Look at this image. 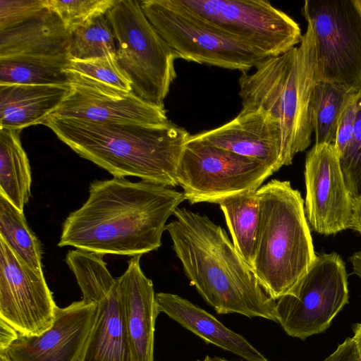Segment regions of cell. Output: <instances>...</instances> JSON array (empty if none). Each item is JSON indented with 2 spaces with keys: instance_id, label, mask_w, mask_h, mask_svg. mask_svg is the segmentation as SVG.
I'll return each mask as SVG.
<instances>
[{
  "instance_id": "cell-19",
  "label": "cell",
  "mask_w": 361,
  "mask_h": 361,
  "mask_svg": "<svg viewBox=\"0 0 361 361\" xmlns=\"http://www.w3.org/2000/svg\"><path fill=\"white\" fill-rule=\"evenodd\" d=\"M159 312L186 329L223 350L247 361H268L245 338L224 326L212 314L173 293L156 294Z\"/></svg>"
},
{
  "instance_id": "cell-3",
  "label": "cell",
  "mask_w": 361,
  "mask_h": 361,
  "mask_svg": "<svg viewBox=\"0 0 361 361\" xmlns=\"http://www.w3.org/2000/svg\"><path fill=\"white\" fill-rule=\"evenodd\" d=\"M43 125L79 156L114 177L135 176L167 187L178 185L177 169L190 135L170 121L145 125L49 116Z\"/></svg>"
},
{
  "instance_id": "cell-1",
  "label": "cell",
  "mask_w": 361,
  "mask_h": 361,
  "mask_svg": "<svg viewBox=\"0 0 361 361\" xmlns=\"http://www.w3.org/2000/svg\"><path fill=\"white\" fill-rule=\"evenodd\" d=\"M185 200L171 187L125 178L95 180L85 202L66 217L58 243L100 255L157 250L168 219Z\"/></svg>"
},
{
  "instance_id": "cell-26",
  "label": "cell",
  "mask_w": 361,
  "mask_h": 361,
  "mask_svg": "<svg viewBox=\"0 0 361 361\" xmlns=\"http://www.w3.org/2000/svg\"><path fill=\"white\" fill-rule=\"evenodd\" d=\"M70 83L80 82L106 89L133 92L129 79L120 68L115 54L86 59H71L66 70Z\"/></svg>"
},
{
  "instance_id": "cell-11",
  "label": "cell",
  "mask_w": 361,
  "mask_h": 361,
  "mask_svg": "<svg viewBox=\"0 0 361 361\" xmlns=\"http://www.w3.org/2000/svg\"><path fill=\"white\" fill-rule=\"evenodd\" d=\"M301 13L312 29L315 81L361 92V14L353 0H306Z\"/></svg>"
},
{
  "instance_id": "cell-8",
  "label": "cell",
  "mask_w": 361,
  "mask_h": 361,
  "mask_svg": "<svg viewBox=\"0 0 361 361\" xmlns=\"http://www.w3.org/2000/svg\"><path fill=\"white\" fill-rule=\"evenodd\" d=\"M142 9L179 59L246 73L267 59L198 19L176 0H144Z\"/></svg>"
},
{
  "instance_id": "cell-38",
  "label": "cell",
  "mask_w": 361,
  "mask_h": 361,
  "mask_svg": "<svg viewBox=\"0 0 361 361\" xmlns=\"http://www.w3.org/2000/svg\"><path fill=\"white\" fill-rule=\"evenodd\" d=\"M0 361H11L6 353L0 352Z\"/></svg>"
},
{
  "instance_id": "cell-2",
  "label": "cell",
  "mask_w": 361,
  "mask_h": 361,
  "mask_svg": "<svg viewBox=\"0 0 361 361\" xmlns=\"http://www.w3.org/2000/svg\"><path fill=\"white\" fill-rule=\"evenodd\" d=\"M166 224L185 275L218 314L276 322V301L259 283L226 231L204 214L178 207Z\"/></svg>"
},
{
  "instance_id": "cell-27",
  "label": "cell",
  "mask_w": 361,
  "mask_h": 361,
  "mask_svg": "<svg viewBox=\"0 0 361 361\" xmlns=\"http://www.w3.org/2000/svg\"><path fill=\"white\" fill-rule=\"evenodd\" d=\"M115 37L106 14L72 32L71 59L86 60L115 54Z\"/></svg>"
},
{
  "instance_id": "cell-22",
  "label": "cell",
  "mask_w": 361,
  "mask_h": 361,
  "mask_svg": "<svg viewBox=\"0 0 361 361\" xmlns=\"http://www.w3.org/2000/svg\"><path fill=\"white\" fill-rule=\"evenodd\" d=\"M19 133L0 128V195L23 212L30 196L32 177Z\"/></svg>"
},
{
  "instance_id": "cell-7",
  "label": "cell",
  "mask_w": 361,
  "mask_h": 361,
  "mask_svg": "<svg viewBox=\"0 0 361 361\" xmlns=\"http://www.w3.org/2000/svg\"><path fill=\"white\" fill-rule=\"evenodd\" d=\"M71 35L49 9L0 31V84H71L66 70Z\"/></svg>"
},
{
  "instance_id": "cell-33",
  "label": "cell",
  "mask_w": 361,
  "mask_h": 361,
  "mask_svg": "<svg viewBox=\"0 0 361 361\" xmlns=\"http://www.w3.org/2000/svg\"><path fill=\"white\" fill-rule=\"evenodd\" d=\"M16 330L2 318H0V352H6L18 338Z\"/></svg>"
},
{
  "instance_id": "cell-6",
  "label": "cell",
  "mask_w": 361,
  "mask_h": 361,
  "mask_svg": "<svg viewBox=\"0 0 361 361\" xmlns=\"http://www.w3.org/2000/svg\"><path fill=\"white\" fill-rule=\"evenodd\" d=\"M106 16L115 37L117 63L133 92L144 101L164 107L176 77L177 53L158 34L140 1L118 0Z\"/></svg>"
},
{
  "instance_id": "cell-39",
  "label": "cell",
  "mask_w": 361,
  "mask_h": 361,
  "mask_svg": "<svg viewBox=\"0 0 361 361\" xmlns=\"http://www.w3.org/2000/svg\"><path fill=\"white\" fill-rule=\"evenodd\" d=\"M354 3L361 14V0H353Z\"/></svg>"
},
{
  "instance_id": "cell-23",
  "label": "cell",
  "mask_w": 361,
  "mask_h": 361,
  "mask_svg": "<svg viewBox=\"0 0 361 361\" xmlns=\"http://www.w3.org/2000/svg\"><path fill=\"white\" fill-rule=\"evenodd\" d=\"M257 190L232 196L219 204L235 250L251 268L257 250L261 220Z\"/></svg>"
},
{
  "instance_id": "cell-28",
  "label": "cell",
  "mask_w": 361,
  "mask_h": 361,
  "mask_svg": "<svg viewBox=\"0 0 361 361\" xmlns=\"http://www.w3.org/2000/svg\"><path fill=\"white\" fill-rule=\"evenodd\" d=\"M118 0H47L48 8L61 19L71 33L105 15Z\"/></svg>"
},
{
  "instance_id": "cell-20",
  "label": "cell",
  "mask_w": 361,
  "mask_h": 361,
  "mask_svg": "<svg viewBox=\"0 0 361 361\" xmlns=\"http://www.w3.org/2000/svg\"><path fill=\"white\" fill-rule=\"evenodd\" d=\"M71 90V84H0V128L43 124Z\"/></svg>"
},
{
  "instance_id": "cell-12",
  "label": "cell",
  "mask_w": 361,
  "mask_h": 361,
  "mask_svg": "<svg viewBox=\"0 0 361 361\" xmlns=\"http://www.w3.org/2000/svg\"><path fill=\"white\" fill-rule=\"evenodd\" d=\"M274 171L257 160L190 136L176 172L178 185L190 204H219L258 190Z\"/></svg>"
},
{
  "instance_id": "cell-32",
  "label": "cell",
  "mask_w": 361,
  "mask_h": 361,
  "mask_svg": "<svg viewBox=\"0 0 361 361\" xmlns=\"http://www.w3.org/2000/svg\"><path fill=\"white\" fill-rule=\"evenodd\" d=\"M323 361H360L353 338H345Z\"/></svg>"
},
{
  "instance_id": "cell-14",
  "label": "cell",
  "mask_w": 361,
  "mask_h": 361,
  "mask_svg": "<svg viewBox=\"0 0 361 361\" xmlns=\"http://www.w3.org/2000/svg\"><path fill=\"white\" fill-rule=\"evenodd\" d=\"M305 214L312 229L324 235L350 228L353 197L334 144L314 145L305 158Z\"/></svg>"
},
{
  "instance_id": "cell-24",
  "label": "cell",
  "mask_w": 361,
  "mask_h": 361,
  "mask_svg": "<svg viewBox=\"0 0 361 361\" xmlns=\"http://www.w3.org/2000/svg\"><path fill=\"white\" fill-rule=\"evenodd\" d=\"M353 92L329 81H315L311 98V118L314 145L334 144L343 105Z\"/></svg>"
},
{
  "instance_id": "cell-31",
  "label": "cell",
  "mask_w": 361,
  "mask_h": 361,
  "mask_svg": "<svg viewBox=\"0 0 361 361\" xmlns=\"http://www.w3.org/2000/svg\"><path fill=\"white\" fill-rule=\"evenodd\" d=\"M341 166L346 186L353 199L361 198V147Z\"/></svg>"
},
{
  "instance_id": "cell-17",
  "label": "cell",
  "mask_w": 361,
  "mask_h": 361,
  "mask_svg": "<svg viewBox=\"0 0 361 361\" xmlns=\"http://www.w3.org/2000/svg\"><path fill=\"white\" fill-rule=\"evenodd\" d=\"M192 136L221 149L257 160L274 172L283 166L279 123L262 109L241 110L229 122Z\"/></svg>"
},
{
  "instance_id": "cell-29",
  "label": "cell",
  "mask_w": 361,
  "mask_h": 361,
  "mask_svg": "<svg viewBox=\"0 0 361 361\" xmlns=\"http://www.w3.org/2000/svg\"><path fill=\"white\" fill-rule=\"evenodd\" d=\"M48 9L47 0H0V31L22 25Z\"/></svg>"
},
{
  "instance_id": "cell-13",
  "label": "cell",
  "mask_w": 361,
  "mask_h": 361,
  "mask_svg": "<svg viewBox=\"0 0 361 361\" xmlns=\"http://www.w3.org/2000/svg\"><path fill=\"white\" fill-rule=\"evenodd\" d=\"M57 308L42 270L28 265L0 238V318L19 335L39 336L52 326Z\"/></svg>"
},
{
  "instance_id": "cell-16",
  "label": "cell",
  "mask_w": 361,
  "mask_h": 361,
  "mask_svg": "<svg viewBox=\"0 0 361 361\" xmlns=\"http://www.w3.org/2000/svg\"><path fill=\"white\" fill-rule=\"evenodd\" d=\"M71 85V92L49 116L110 123L154 125L169 121L164 107L148 103L133 92L75 81Z\"/></svg>"
},
{
  "instance_id": "cell-18",
  "label": "cell",
  "mask_w": 361,
  "mask_h": 361,
  "mask_svg": "<svg viewBox=\"0 0 361 361\" xmlns=\"http://www.w3.org/2000/svg\"><path fill=\"white\" fill-rule=\"evenodd\" d=\"M133 256L118 278L120 301L133 361H154V331L159 310L152 281Z\"/></svg>"
},
{
  "instance_id": "cell-25",
  "label": "cell",
  "mask_w": 361,
  "mask_h": 361,
  "mask_svg": "<svg viewBox=\"0 0 361 361\" xmlns=\"http://www.w3.org/2000/svg\"><path fill=\"white\" fill-rule=\"evenodd\" d=\"M0 238L28 265L42 270L39 239L27 225L24 213L1 195Z\"/></svg>"
},
{
  "instance_id": "cell-30",
  "label": "cell",
  "mask_w": 361,
  "mask_h": 361,
  "mask_svg": "<svg viewBox=\"0 0 361 361\" xmlns=\"http://www.w3.org/2000/svg\"><path fill=\"white\" fill-rule=\"evenodd\" d=\"M358 92H353L350 95L343 105L338 118L336 140L334 143L338 156L347 149L352 139Z\"/></svg>"
},
{
  "instance_id": "cell-9",
  "label": "cell",
  "mask_w": 361,
  "mask_h": 361,
  "mask_svg": "<svg viewBox=\"0 0 361 361\" xmlns=\"http://www.w3.org/2000/svg\"><path fill=\"white\" fill-rule=\"evenodd\" d=\"M192 15L265 58L284 54L302 39L299 25L263 0H176Z\"/></svg>"
},
{
  "instance_id": "cell-34",
  "label": "cell",
  "mask_w": 361,
  "mask_h": 361,
  "mask_svg": "<svg viewBox=\"0 0 361 361\" xmlns=\"http://www.w3.org/2000/svg\"><path fill=\"white\" fill-rule=\"evenodd\" d=\"M350 228L361 234V198L353 200V213Z\"/></svg>"
},
{
  "instance_id": "cell-21",
  "label": "cell",
  "mask_w": 361,
  "mask_h": 361,
  "mask_svg": "<svg viewBox=\"0 0 361 361\" xmlns=\"http://www.w3.org/2000/svg\"><path fill=\"white\" fill-rule=\"evenodd\" d=\"M81 361H133L123 317L118 281L97 304L94 323Z\"/></svg>"
},
{
  "instance_id": "cell-5",
  "label": "cell",
  "mask_w": 361,
  "mask_h": 361,
  "mask_svg": "<svg viewBox=\"0 0 361 361\" xmlns=\"http://www.w3.org/2000/svg\"><path fill=\"white\" fill-rule=\"evenodd\" d=\"M261 211L252 269L274 300L307 272L315 254L300 192L288 180H271L257 190Z\"/></svg>"
},
{
  "instance_id": "cell-37",
  "label": "cell",
  "mask_w": 361,
  "mask_h": 361,
  "mask_svg": "<svg viewBox=\"0 0 361 361\" xmlns=\"http://www.w3.org/2000/svg\"><path fill=\"white\" fill-rule=\"evenodd\" d=\"M201 361H229L224 358H220L217 357H211L209 355H206V357Z\"/></svg>"
},
{
  "instance_id": "cell-4",
  "label": "cell",
  "mask_w": 361,
  "mask_h": 361,
  "mask_svg": "<svg viewBox=\"0 0 361 361\" xmlns=\"http://www.w3.org/2000/svg\"><path fill=\"white\" fill-rule=\"evenodd\" d=\"M315 47L307 24L299 47L262 61L238 80L242 110L262 109L279 123L282 166L311 143V98L315 82Z\"/></svg>"
},
{
  "instance_id": "cell-36",
  "label": "cell",
  "mask_w": 361,
  "mask_h": 361,
  "mask_svg": "<svg viewBox=\"0 0 361 361\" xmlns=\"http://www.w3.org/2000/svg\"><path fill=\"white\" fill-rule=\"evenodd\" d=\"M353 339L355 342L360 360L361 361V322L357 323L353 326Z\"/></svg>"
},
{
  "instance_id": "cell-15",
  "label": "cell",
  "mask_w": 361,
  "mask_h": 361,
  "mask_svg": "<svg viewBox=\"0 0 361 361\" xmlns=\"http://www.w3.org/2000/svg\"><path fill=\"white\" fill-rule=\"evenodd\" d=\"M97 314L83 300L59 307L52 326L33 336L19 335L6 353L11 361H81Z\"/></svg>"
},
{
  "instance_id": "cell-10",
  "label": "cell",
  "mask_w": 361,
  "mask_h": 361,
  "mask_svg": "<svg viewBox=\"0 0 361 361\" xmlns=\"http://www.w3.org/2000/svg\"><path fill=\"white\" fill-rule=\"evenodd\" d=\"M345 264L335 252L317 255L307 272L276 301V322L290 336L305 340L322 333L348 303Z\"/></svg>"
},
{
  "instance_id": "cell-35",
  "label": "cell",
  "mask_w": 361,
  "mask_h": 361,
  "mask_svg": "<svg viewBox=\"0 0 361 361\" xmlns=\"http://www.w3.org/2000/svg\"><path fill=\"white\" fill-rule=\"evenodd\" d=\"M349 260L353 267V273L361 279V250L355 252Z\"/></svg>"
}]
</instances>
